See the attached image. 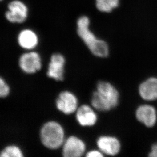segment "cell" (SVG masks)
Returning a JSON list of instances; mask_svg holds the SVG:
<instances>
[{
	"label": "cell",
	"mask_w": 157,
	"mask_h": 157,
	"mask_svg": "<svg viewBox=\"0 0 157 157\" xmlns=\"http://www.w3.org/2000/svg\"><path fill=\"white\" fill-rule=\"evenodd\" d=\"M22 151L15 145H9L6 147L0 153V157H22Z\"/></svg>",
	"instance_id": "9a60e30c"
},
{
	"label": "cell",
	"mask_w": 157,
	"mask_h": 157,
	"mask_svg": "<svg viewBox=\"0 0 157 157\" xmlns=\"http://www.w3.org/2000/svg\"><path fill=\"white\" fill-rule=\"evenodd\" d=\"M90 21L87 17H81L77 21V32L91 52L95 56L105 58L108 56V46L103 40L97 38L89 30Z\"/></svg>",
	"instance_id": "6da1fadb"
},
{
	"label": "cell",
	"mask_w": 157,
	"mask_h": 157,
	"mask_svg": "<svg viewBox=\"0 0 157 157\" xmlns=\"http://www.w3.org/2000/svg\"><path fill=\"white\" fill-rule=\"evenodd\" d=\"M85 144L77 137L70 136L65 141L63 147V156L65 157H79L85 151Z\"/></svg>",
	"instance_id": "ba28073f"
},
{
	"label": "cell",
	"mask_w": 157,
	"mask_h": 157,
	"mask_svg": "<svg viewBox=\"0 0 157 157\" xmlns=\"http://www.w3.org/2000/svg\"><path fill=\"white\" fill-rule=\"evenodd\" d=\"M10 88L3 79L0 77V98H4L8 95Z\"/></svg>",
	"instance_id": "2e32d148"
},
{
	"label": "cell",
	"mask_w": 157,
	"mask_h": 157,
	"mask_svg": "<svg viewBox=\"0 0 157 157\" xmlns=\"http://www.w3.org/2000/svg\"><path fill=\"white\" fill-rule=\"evenodd\" d=\"M0 1H1V0H0Z\"/></svg>",
	"instance_id": "d6986e66"
},
{
	"label": "cell",
	"mask_w": 157,
	"mask_h": 157,
	"mask_svg": "<svg viewBox=\"0 0 157 157\" xmlns=\"http://www.w3.org/2000/svg\"><path fill=\"white\" fill-rule=\"evenodd\" d=\"M19 67L25 72L32 74L42 68V62L38 53L30 52L24 53L19 60Z\"/></svg>",
	"instance_id": "277c9868"
},
{
	"label": "cell",
	"mask_w": 157,
	"mask_h": 157,
	"mask_svg": "<svg viewBox=\"0 0 157 157\" xmlns=\"http://www.w3.org/2000/svg\"><path fill=\"white\" fill-rule=\"evenodd\" d=\"M76 118L78 122L82 126H93L96 123L97 116L91 107L82 105L78 108Z\"/></svg>",
	"instance_id": "7c38bea8"
},
{
	"label": "cell",
	"mask_w": 157,
	"mask_h": 157,
	"mask_svg": "<svg viewBox=\"0 0 157 157\" xmlns=\"http://www.w3.org/2000/svg\"><path fill=\"white\" fill-rule=\"evenodd\" d=\"M42 143L47 148L57 149L64 142V132L62 126L57 122L50 121L46 123L40 133Z\"/></svg>",
	"instance_id": "3957f363"
},
{
	"label": "cell",
	"mask_w": 157,
	"mask_h": 157,
	"mask_svg": "<svg viewBox=\"0 0 157 157\" xmlns=\"http://www.w3.org/2000/svg\"><path fill=\"white\" fill-rule=\"evenodd\" d=\"M18 41L22 48L25 49H31L37 45L38 38L34 32L31 30H25L19 34Z\"/></svg>",
	"instance_id": "4fadbf2b"
},
{
	"label": "cell",
	"mask_w": 157,
	"mask_h": 157,
	"mask_svg": "<svg viewBox=\"0 0 157 157\" xmlns=\"http://www.w3.org/2000/svg\"><path fill=\"white\" fill-rule=\"evenodd\" d=\"M28 9L24 3L19 1H14L8 5V11L6 12L7 19L12 22L22 23L27 18Z\"/></svg>",
	"instance_id": "8992f818"
},
{
	"label": "cell",
	"mask_w": 157,
	"mask_h": 157,
	"mask_svg": "<svg viewBox=\"0 0 157 157\" xmlns=\"http://www.w3.org/2000/svg\"><path fill=\"white\" fill-rule=\"evenodd\" d=\"M119 92L109 82H100L97 85V90L92 94L91 104L99 111H108L115 107L119 103Z\"/></svg>",
	"instance_id": "7a4b0ae2"
},
{
	"label": "cell",
	"mask_w": 157,
	"mask_h": 157,
	"mask_svg": "<svg viewBox=\"0 0 157 157\" xmlns=\"http://www.w3.org/2000/svg\"><path fill=\"white\" fill-rule=\"evenodd\" d=\"M96 6L99 10L103 12H110L119 6V0H95Z\"/></svg>",
	"instance_id": "5bb4252c"
},
{
	"label": "cell",
	"mask_w": 157,
	"mask_h": 157,
	"mask_svg": "<svg viewBox=\"0 0 157 157\" xmlns=\"http://www.w3.org/2000/svg\"><path fill=\"white\" fill-rule=\"evenodd\" d=\"M97 145L103 153L109 156H115L120 151V142L114 137H100L97 140Z\"/></svg>",
	"instance_id": "30bf717a"
},
{
	"label": "cell",
	"mask_w": 157,
	"mask_h": 157,
	"mask_svg": "<svg viewBox=\"0 0 157 157\" xmlns=\"http://www.w3.org/2000/svg\"><path fill=\"white\" fill-rule=\"evenodd\" d=\"M65 59L62 55L55 53L50 58L47 75L57 81H62L64 79V66Z\"/></svg>",
	"instance_id": "52a82bcc"
},
{
	"label": "cell",
	"mask_w": 157,
	"mask_h": 157,
	"mask_svg": "<svg viewBox=\"0 0 157 157\" xmlns=\"http://www.w3.org/2000/svg\"><path fill=\"white\" fill-rule=\"evenodd\" d=\"M59 110L66 114L74 113L77 108L78 100L73 93L68 91L60 94L56 102Z\"/></svg>",
	"instance_id": "5b68a950"
},
{
	"label": "cell",
	"mask_w": 157,
	"mask_h": 157,
	"mask_svg": "<svg viewBox=\"0 0 157 157\" xmlns=\"http://www.w3.org/2000/svg\"><path fill=\"white\" fill-rule=\"evenodd\" d=\"M148 156L151 157H157V144H154L151 146V150Z\"/></svg>",
	"instance_id": "ac0fdd59"
},
{
	"label": "cell",
	"mask_w": 157,
	"mask_h": 157,
	"mask_svg": "<svg viewBox=\"0 0 157 157\" xmlns=\"http://www.w3.org/2000/svg\"><path fill=\"white\" fill-rule=\"evenodd\" d=\"M139 93L142 99L147 101L157 99V78L151 77L143 82L139 87Z\"/></svg>",
	"instance_id": "8fae6325"
},
{
	"label": "cell",
	"mask_w": 157,
	"mask_h": 157,
	"mask_svg": "<svg viewBox=\"0 0 157 157\" xmlns=\"http://www.w3.org/2000/svg\"><path fill=\"white\" fill-rule=\"evenodd\" d=\"M102 154L97 151H89L86 154V157H103Z\"/></svg>",
	"instance_id": "e0dca14e"
},
{
	"label": "cell",
	"mask_w": 157,
	"mask_h": 157,
	"mask_svg": "<svg viewBox=\"0 0 157 157\" xmlns=\"http://www.w3.org/2000/svg\"><path fill=\"white\" fill-rule=\"evenodd\" d=\"M137 119L147 127H152L157 122V112L152 106L142 105L140 106L136 112Z\"/></svg>",
	"instance_id": "9c48e42d"
}]
</instances>
